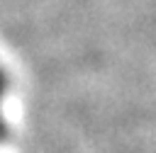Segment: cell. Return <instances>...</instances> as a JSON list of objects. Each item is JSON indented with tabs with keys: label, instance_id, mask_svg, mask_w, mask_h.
Returning a JSON list of instances; mask_svg holds the SVG:
<instances>
[{
	"label": "cell",
	"instance_id": "1",
	"mask_svg": "<svg viewBox=\"0 0 156 153\" xmlns=\"http://www.w3.org/2000/svg\"><path fill=\"white\" fill-rule=\"evenodd\" d=\"M2 92H5V75H2V70H0V100H2ZM5 121H2V117H0V138H5Z\"/></svg>",
	"mask_w": 156,
	"mask_h": 153
}]
</instances>
